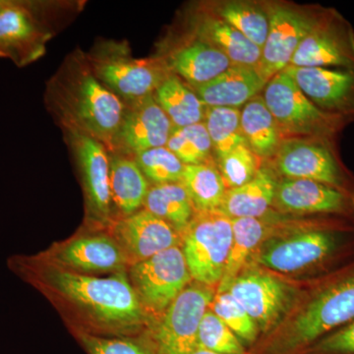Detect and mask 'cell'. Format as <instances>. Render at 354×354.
<instances>
[{
    "instance_id": "8fae6325",
    "label": "cell",
    "mask_w": 354,
    "mask_h": 354,
    "mask_svg": "<svg viewBox=\"0 0 354 354\" xmlns=\"http://www.w3.org/2000/svg\"><path fill=\"white\" fill-rule=\"evenodd\" d=\"M128 278L144 309L153 313L165 312L192 279L180 245L132 265Z\"/></svg>"
},
{
    "instance_id": "ffe728a7",
    "label": "cell",
    "mask_w": 354,
    "mask_h": 354,
    "mask_svg": "<svg viewBox=\"0 0 354 354\" xmlns=\"http://www.w3.org/2000/svg\"><path fill=\"white\" fill-rule=\"evenodd\" d=\"M46 39L29 4L4 1L0 10V51L4 57L28 64L39 57Z\"/></svg>"
},
{
    "instance_id": "3957f363",
    "label": "cell",
    "mask_w": 354,
    "mask_h": 354,
    "mask_svg": "<svg viewBox=\"0 0 354 354\" xmlns=\"http://www.w3.org/2000/svg\"><path fill=\"white\" fill-rule=\"evenodd\" d=\"M354 320V264L319 286L290 322L268 335L256 354H302Z\"/></svg>"
},
{
    "instance_id": "1f68e13d",
    "label": "cell",
    "mask_w": 354,
    "mask_h": 354,
    "mask_svg": "<svg viewBox=\"0 0 354 354\" xmlns=\"http://www.w3.org/2000/svg\"><path fill=\"white\" fill-rule=\"evenodd\" d=\"M239 109L207 108L204 123L213 146L216 160L237 146L246 144L241 129Z\"/></svg>"
},
{
    "instance_id": "8992f818",
    "label": "cell",
    "mask_w": 354,
    "mask_h": 354,
    "mask_svg": "<svg viewBox=\"0 0 354 354\" xmlns=\"http://www.w3.org/2000/svg\"><path fill=\"white\" fill-rule=\"evenodd\" d=\"M262 97L283 140L335 141L342 128L348 124L317 109L285 71L268 81Z\"/></svg>"
},
{
    "instance_id": "8d00e7d4",
    "label": "cell",
    "mask_w": 354,
    "mask_h": 354,
    "mask_svg": "<svg viewBox=\"0 0 354 354\" xmlns=\"http://www.w3.org/2000/svg\"><path fill=\"white\" fill-rule=\"evenodd\" d=\"M79 341L88 354H158L155 342L141 337H102L79 332Z\"/></svg>"
},
{
    "instance_id": "f1b7e54d",
    "label": "cell",
    "mask_w": 354,
    "mask_h": 354,
    "mask_svg": "<svg viewBox=\"0 0 354 354\" xmlns=\"http://www.w3.org/2000/svg\"><path fill=\"white\" fill-rule=\"evenodd\" d=\"M206 9L232 26L262 50L270 28L266 4L244 0H225L207 4Z\"/></svg>"
},
{
    "instance_id": "7402d4cb",
    "label": "cell",
    "mask_w": 354,
    "mask_h": 354,
    "mask_svg": "<svg viewBox=\"0 0 354 354\" xmlns=\"http://www.w3.org/2000/svg\"><path fill=\"white\" fill-rule=\"evenodd\" d=\"M190 30V37L211 44L227 55L232 64L257 68L262 50L208 9L192 16Z\"/></svg>"
},
{
    "instance_id": "5b68a950",
    "label": "cell",
    "mask_w": 354,
    "mask_h": 354,
    "mask_svg": "<svg viewBox=\"0 0 354 354\" xmlns=\"http://www.w3.org/2000/svg\"><path fill=\"white\" fill-rule=\"evenodd\" d=\"M87 58L95 76L124 102L153 94L171 75L162 57H133L125 43L97 44Z\"/></svg>"
},
{
    "instance_id": "2e32d148",
    "label": "cell",
    "mask_w": 354,
    "mask_h": 354,
    "mask_svg": "<svg viewBox=\"0 0 354 354\" xmlns=\"http://www.w3.org/2000/svg\"><path fill=\"white\" fill-rule=\"evenodd\" d=\"M283 71L322 113L346 123L354 120V68L288 66Z\"/></svg>"
},
{
    "instance_id": "e575fe53",
    "label": "cell",
    "mask_w": 354,
    "mask_h": 354,
    "mask_svg": "<svg viewBox=\"0 0 354 354\" xmlns=\"http://www.w3.org/2000/svg\"><path fill=\"white\" fill-rule=\"evenodd\" d=\"M133 158L146 178L156 185L181 183L185 165L167 147L150 149Z\"/></svg>"
},
{
    "instance_id": "6da1fadb",
    "label": "cell",
    "mask_w": 354,
    "mask_h": 354,
    "mask_svg": "<svg viewBox=\"0 0 354 354\" xmlns=\"http://www.w3.org/2000/svg\"><path fill=\"white\" fill-rule=\"evenodd\" d=\"M28 281L71 305L101 332L127 335L144 325L146 310L124 272L100 278L55 264L44 256L13 264Z\"/></svg>"
},
{
    "instance_id": "836d02e7",
    "label": "cell",
    "mask_w": 354,
    "mask_h": 354,
    "mask_svg": "<svg viewBox=\"0 0 354 354\" xmlns=\"http://www.w3.org/2000/svg\"><path fill=\"white\" fill-rule=\"evenodd\" d=\"M209 308L236 335L244 346L257 344L260 335L258 326L227 291L216 292Z\"/></svg>"
},
{
    "instance_id": "4dcf8cb0",
    "label": "cell",
    "mask_w": 354,
    "mask_h": 354,
    "mask_svg": "<svg viewBox=\"0 0 354 354\" xmlns=\"http://www.w3.org/2000/svg\"><path fill=\"white\" fill-rule=\"evenodd\" d=\"M181 183L196 212L220 209L227 190L220 171L209 162L185 165Z\"/></svg>"
},
{
    "instance_id": "d4e9b609",
    "label": "cell",
    "mask_w": 354,
    "mask_h": 354,
    "mask_svg": "<svg viewBox=\"0 0 354 354\" xmlns=\"http://www.w3.org/2000/svg\"><path fill=\"white\" fill-rule=\"evenodd\" d=\"M232 223V243L227 267L216 292H225L232 281L250 262L258 248L276 234L274 225L264 218H234Z\"/></svg>"
},
{
    "instance_id": "9c48e42d",
    "label": "cell",
    "mask_w": 354,
    "mask_h": 354,
    "mask_svg": "<svg viewBox=\"0 0 354 354\" xmlns=\"http://www.w3.org/2000/svg\"><path fill=\"white\" fill-rule=\"evenodd\" d=\"M333 140L286 139L274 155V167L286 179H306L354 195V177L346 169Z\"/></svg>"
},
{
    "instance_id": "603a6c76",
    "label": "cell",
    "mask_w": 354,
    "mask_h": 354,
    "mask_svg": "<svg viewBox=\"0 0 354 354\" xmlns=\"http://www.w3.org/2000/svg\"><path fill=\"white\" fill-rule=\"evenodd\" d=\"M267 83L257 68L232 64L221 75L193 90L207 108L241 109L260 95Z\"/></svg>"
},
{
    "instance_id": "ac0fdd59",
    "label": "cell",
    "mask_w": 354,
    "mask_h": 354,
    "mask_svg": "<svg viewBox=\"0 0 354 354\" xmlns=\"http://www.w3.org/2000/svg\"><path fill=\"white\" fill-rule=\"evenodd\" d=\"M113 236L124 251L130 267L171 247L181 245V235L145 209L116 221Z\"/></svg>"
},
{
    "instance_id": "83f0119b",
    "label": "cell",
    "mask_w": 354,
    "mask_h": 354,
    "mask_svg": "<svg viewBox=\"0 0 354 354\" xmlns=\"http://www.w3.org/2000/svg\"><path fill=\"white\" fill-rule=\"evenodd\" d=\"M153 95L174 127L204 122L207 106L196 92L178 76L171 74L167 77Z\"/></svg>"
},
{
    "instance_id": "30bf717a",
    "label": "cell",
    "mask_w": 354,
    "mask_h": 354,
    "mask_svg": "<svg viewBox=\"0 0 354 354\" xmlns=\"http://www.w3.org/2000/svg\"><path fill=\"white\" fill-rule=\"evenodd\" d=\"M270 18L269 32L257 70L266 81L290 66L300 44L316 24L323 7H305L286 2L266 4Z\"/></svg>"
},
{
    "instance_id": "44dd1931",
    "label": "cell",
    "mask_w": 354,
    "mask_h": 354,
    "mask_svg": "<svg viewBox=\"0 0 354 354\" xmlns=\"http://www.w3.org/2000/svg\"><path fill=\"white\" fill-rule=\"evenodd\" d=\"M162 59L171 74L183 79L192 88L209 82L232 65L221 51L192 37Z\"/></svg>"
},
{
    "instance_id": "ab89813d",
    "label": "cell",
    "mask_w": 354,
    "mask_h": 354,
    "mask_svg": "<svg viewBox=\"0 0 354 354\" xmlns=\"http://www.w3.org/2000/svg\"><path fill=\"white\" fill-rule=\"evenodd\" d=\"M192 354H221V353H214V351H206V349L196 348V349H195L194 353H193Z\"/></svg>"
},
{
    "instance_id": "d590c367",
    "label": "cell",
    "mask_w": 354,
    "mask_h": 354,
    "mask_svg": "<svg viewBox=\"0 0 354 354\" xmlns=\"http://www.w3.org/2000/svg\"><path fill=\"white\" fill-rule=\"evenodd\" d=\"M197 348L221 354H249L243 342L211 308L207 310L200 323Z\"/></svg>"
},
{
    "instance_id": "d6986e66",
    "label": "cell",
    "mask_w": 354,
    "mask_h": 354,
    "mask_svg": "<svg viewBox=\"0 0 354 354\" xmlns=\"http://www.w3.org/2000/svg\"><path fill=\"white\" fill-rule=\"evenodd\" d=\"M44 257L81 274H118L130 268L124 251L113 235L102 234L76 237L57 249L53 255Z\"/></svg>"
},
{
    "instance_id": "52a82bcc",
    "label": "cell",
    "mask_w": 354,
    "mask_h": 354,
    "mask_svg": "<svg viewBox=\"0 0 354 354\" xmlns=\"http://www.w3.org/2000/svg\"><path fill=\"white\" fill-rule=\"evenodd\" d=\"M232 243V218L218 209L195 212L181 234V248L192 279L209 288L218 285Z\"/></svg>"
},
{
    "instance_id": "7c38bea8",
    "label": "cell",
    "mask_w": 354,
    "mask_h": 354,
    "mask_svg": "<svg viewBox=\"0 0 354 354\" xmlns=\"http://www.w3.org/2000/svg\"><path fill=\"white\" fill-rule=\"evenodd\" d=\"M290 66L354 68L353 26L335 9L324 8L293 55Z\"/></svg>"
},
{
    "instance_id": "cb8c5ba5",
    "label": "cell",
    "mask_w": 354,
    "mask_h": 354,
    "mask_svg": "<svg viewBox=\"0 0 354 354\" xmlns=\"http://www.w3.org/2000/svg\"><path fill=\"white\" fill-rule=\"evenodd\" d=\"M109 188L111 204L122 218L140 211L150 186L134 158L109 152Z\"/></svg>"
},
{
    "instance_id": "5bb4252c",
    "label": "cell",
    "mask_w": 354,
    "mask_h": 354,
    "mask_svg": "<svg viewBox=\"0 0 354 354\" xmlns=\"http://www.w3.org/2000/svg\"><path fill=\"white\" fill-rule=\"evenodd\" d=\"M85 193L88 215L95 223H111L113 204L109 188V152L102 142L85 133L64 128Z\"/></svg>"
},
{
    "instance_id": "e0dca14e",
    "label": "cell",
    "mask_w": 354,
    "mask_h": 354,
    "mask_svg": "<svg viewBox=\"0 0 354 354\" xmlns=\"http://www.w3.org/2000/svg\"><path fill=\"white\" fill-rule=\"evenodd\" d=\"M120 130L109 152L134 156L167 146L174 125L153 94L125 102Z\"/></svg>"
},
{
    "instance_id": "ba28073f",
    "label": "cell",
    "mask_w": 354,
    "mask_h": 354,
    "mask_svg": "<svg viewBox=\"0 0 354 354\" xmlns=\"http://www.w3.org/2000/svg\"><path fill=\"white\" fill-rule=\"evenodd\" d=\"M227 291L264 335L272 334L283 325L297 298L295 286L256 266H246Z\"/></svg>"
},
{
    "instance_id": "9a60e30c",
    "label": "cell",
    "mask_w": 354,
    "mask_h": 354,
    "mask_svg": "<svg viewBox=\"0 0 354 354\" xmlns=\"http://www.w3.org/2000/svg\"><path fill=\"white\" fill-rule=\"evenodd\" d=\"M272 204L286 214L330 216L334 220L354 223V195L317 181H279Z\"/></svg>"
},
{
    "instance_id": "74e56055",
    "label": "cell",
    "mask_w": 354,
    "mask_h": 354,
    "mask_svg": "<svg viewBox=\"0 0 354 354\" xmlns=\"http://www.w3.org/2000/svg\"><path fill=\"white\" fill-rule=\"evenodd\" d=\"M260 158L246 144L237 146L218 158V169L227 189L241 187L252 180L260 169Z\"/></svg>"
},
{
    "instance_id": "f546056e",
    "label": "cell",
    "mask_w": 354,
    "mask_h": 354,
    "mask_svg": "<svg viewBox=\"0 0 354 354\" xmlns=\"http://www.w3.org/2000/svg\"><path fill=\"white\" fill-rule=\"evenodd\" d=\"M144 209L169 223L180 235L196 212L181 183L158 184L150 187Z\"/></svg>"
},
{
    "instance_id": "484cf974",
    "label": "cell",
    "mask_w": 354,
    "mask_h": 354,
    "mask_svg": "<svg viewBox=\"0 0 354 354\" xmlns=\"http://www.w3.org/2000/svg\"><path fill=\"white\" fill-rule=\"evenodd\" d=\"M277 185L271 169L260 167L252 180L227 190L218 211L232 220L263 218L274 203Z\"/></svg>"
},
{
    "instance_id": "f35d334b",
    "label": "cell",
    "mask_w": 354,
    "mask_h": 354,
    "mask_svg": "<svg viewBox=\"0 0 354 354\" xmlns=\"http://www.w3.org/2000/svg\"><path fill=\"white\" fill-rule=\"evenodd\" d=\"M302 354H354V320L325 335Z\"/></svg>"
},
{
    "instance_id": "7a4b0ae2",
    "label": "cell",
    "mask_w": 354,
    "mask_h": 354,
    "mask_svg": "<svg viewBox=\"0 0 354 354\" xmlns=\"http://www.w3.org/2000/svg\"><path fill=\"white\" fill-rule=\"evenodd\" d=\"M46 97L64 128L85 133L111 150L127 106L95 76L87 55L79 51L66 60L48 83Z\"/></svg>"
},
{
    "instance_id": "4fadbf2b",
    "label": "cell",
    "mask_w": 354,
    "mask_h": 354,
    "mask_svg": "<svg viewBox=\"0 0 354 354\" xmlns=\"http://www.w3.org/2000/svg\"><path fill=\"white\" fill-rule=\"evenodd\" d=\"M209 286H188L165 310L153 333L158 354H192L198 348L200 323L213 301Z\"/></svg>"
},
{
    "instance_id": "4316f807",
    "label": "cell",
    "mask_w": 354,
    "mask_h": 354,
    "mask_svg": "<svg viewBox=\"0 0 354 354\" xmlns=\"http://www.w3.org/2000/svg\"><path fill=\"white\" fill-rule=\"evenodd\" d=\"M241 122L246 145L250 150L260 160L274 158L283 138L262 95H256L243 106Z\"/></svg>"
},
{
    "instance_id": "60d3db41",
    "label": "cell",
    "mask_w": 354,
    "mask_h": 354,
    "mask_svg": "<svg viewBox=\"0 0 354 354\" xmlns=\"http://www.w3.org/2000/svg\"><path fill=\"white\" fill-rule=\"evenodd\" d=\"M0 57H4V55L1 53V51H0Z\"/></svg>"
},
{
    "instance_id": "277c9868",
    "label": "cell",
    "mask_w": 354,
    "mask_h": 354,
    "mask_svg": "<svg viewBox=\"0 0 354 354\" xmlns=\"http://www.w3.org/2000/svg\"><path fill=\"white\" fill-rule=\"evenodd\" d=\"M353 250L351 225L327 221L270 237L253 254L250 262L253 260L272 271L293 274L327 269Z\"/></svg>"
},
{
    "instance_id": "d6a6232c",
    "label": "cell",
    "mask_w": 354,
    "mask_h": 354,
    "mask_svg": "<svg viewBox=\"0 0 354 354\" xmlns=\"http://www.w3.org/2000/svg\"><path fill=\"white\" fill-rule=\"evenodd\" d=\"M165 147L184 165L209 164L213 153V146L204 122L184 127H174Z\"/></svg>"
}]
</instances>
